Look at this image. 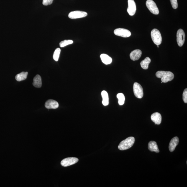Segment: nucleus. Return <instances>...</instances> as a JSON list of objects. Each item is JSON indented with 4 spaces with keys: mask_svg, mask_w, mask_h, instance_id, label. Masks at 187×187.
Here are the masks:
<instances>
[{
    "mask_svg": "<svg viewBox=\"0 0 187 187\" xmlns=\"http://www.w3.org/2000/svg\"><path fill=\"white\" fill-rule=\"evenodd\" d=\"M179 138L178 137H175L171 139L169 146V149L170 152H173L175 150V148L178 145Z\"/></svg>",
    "mask_w": 187,
    "mask_h": 187,
    "instance_id": "obj_13",
    "label": "nucleus"
},
{
    "mask_svg": "<svg viewBox=\"0 0 187 187\" xmlns=\"http://www.w3.org/2000/svg\"><path fill=\"white\" fill-rule=\"evenodd\" d=\"M78 160V159L75 157H68L62 160L61 162V164L62 166H69L77 163Z\"/></svg>",
    "mask_w": 187,
    "mask_h": 187,
    "instance_id": "obj_8",
    "label": "nucleus"
},
{
    "mask_svg": "<svg viewBox=\"0 0 187 187\" xmlns=\"http://www.w3.org/2000/svg\"><path fill=\"white\" fill-rule=\"evenodd\" d=\"M135 141V138L134 137L128 138L120 142L118 146V149L120 150H124L130 148L134 145Z\"/></svg>",
    "mask_w": 187,
    "mask_h": 187,
    "instance_id": "obj_2",
    "label": "nucleus"
},
{
    "mask_svg": "<svg viewBox=\"0 0 187 187\" xmlns=\"http://www.w3.org/2000/svg\"><path fill=\"white\" fill-rule=\"evenodd\" d=\"M157 78H161L163 83H167L172 81L174 78V74L169 71H159L156 74Z\"/></svg>",
    "mask_w": 187,
    "mask_h": 187,
    "instance_id": "obj_1",
    "label": "nucleus"
},
{
    "mask_svg": "<svg viewBox=\"0 0 187 187\" xmlns=\"http://www.w3.org/2000/svg\"><path fill=\"white\" fill-rule=\"evenodd\" d=\"M142 55V51L140 50H137L133 51L130 55V58L132 60L136 61L139 59Z\"/></svg>",
    "mask_w": 187,
    "mask_h": 187,
    "instance_id": "obj_12",
    "label": "nucleus"
},
{
    "mask_svg": "<svg viewBox=\"0 0 187 187\" xmlns=\"http://www.w3.org/2000/svg\"><path fill=\"white\" fill-rule=\"evenodd\" d=\"M151 119L155 124H160L162 122V116L158 112L154 113L151 116Z\"/></svg>",
    "mask_w": 187,
    "mask_h": 187,
    "instance_id": "obj_14",
    "label": "nucleus"
},
{
    "mask_svg": "<svg viewBox=\"0 0 187 187\" xmlns=\"http://www.w3.org/2000/svg\"><path fill=\"white\" fill-rule=\"evenodd\" d=\"M183 99L185 103H187V89H185L184 91L183 94Z\"/></svg>",
    "mask_w": 187,
    "mask_h": 187,
    "instance_id": "obj_25",
    "label": "nucleus"
},
{
    "mask_svg": "<svg viewBox=\"0 0 187 187\" xmlns=\"http://www.w3.org/2000/svg\"><path fill=\"white\" fill-rule=\"evenodd\" d=\"M33 85L36 88H40L42 86V83L41 78L39 75H37L34 77Z\"/></svg>",
    "mask_w": 187,
    "mask_h": 187,
    "instance_id": "obj_16",
    "label": "nucleus"
},
{
    "mask_svg": "<svg viewBox=\"0 0 187 187\" xmlns=\"http://www.w3.org/2000/svg\"><path fill=\"white\" fill-rule=\"evenodd\" d=\"M150 59L147 57L145 59L141 61L140 65L141 67L144 69H147L148 68L149 65L150 63Z\"/></svg>",
    "mask_w": 187,
    "mask_h": 187,
    "instance_id": "obj_20",
    "label": "nucleus"
},
{
    "mask_svg": "<svg viewBox=\"0 0 187 187\" xmlns=\"http://www.w3.org/2000/svg\"><path fill=\"white\" fill-rule=\"evenodd\" d=\"M177 42L179 46H182L185 40V33L182 29H179L177 33Z\"/></svg>",
    "mask_w": 187,
    "mask_h": 187,
    "instance_id": "obj_7",
    "label": "nucleus"
},
{
    "mask_svg": "<svg viewBox=\"0 0 187 187\" xmlns=\"http://www.w3.org/2000/svg\"><path fill=\"white\" fill-rule=\"evenodd\" d=\"M148 148L149 150L151 152H154L158 153L160 152L158 146L156 142L155 141H150L148 144Z\"/></svg>",
    "mask_w": 187,
    "mask_h": 187,
    "instance_id": "obj_15",
    "label": "nucleus"
},
{
    "mask_svg": "<svg viewBox=\"0 0 187 187\" xmlns=\"http://www.w3.org/2000/svg\"><path fill=\"white\" fill-rule=\"evenodd\" d=\"M146 5L148 9L152 13L155 15H158L159 11L156 5L152 0H147L146 2Z\"/></svg>",
    "mask_w": 187,
    "mask_h": 187,
    "instance_id": "obj_4",
    "label": "nucleus"
},
{
    "mask_svg": "<svg viewBox=\"0 0 187 187\" xmlns=\"http://www.w3.org/2000/svg\"><path fill=\"white\" fill-rule=\"evenodd\" d=\"M87 13L85 11H71L68 15V17L71 19H77L86 17Z\"/></svg>",
    "mask_w": 187,
    "mask_h": 187,
    "instance_id": "obj_6",
    "label": "nucleus"
},
{
    "mask_svg": "<svg viewBox=\"0 0 187 187\" xmlns=\"http://www.w3.org/2000/svg\"><path fill=\"white\" fill-rule=\"evenodd\" d=\"M101 96L103 98V104L105 106H108L109 104V98L107 91H102Z\"/></svg>",
    "mask_w": 187,
    "mask_h": 187,
    "instance_id": "obj_18",
    "label": "nucleus"
},
{
    "mask_svg": "<svg viewBox=\"0 0 187 187\" xmlns=\"http://www.w3.org/2000/svg\"><path fill=\"white\" fill-rule=\"evenodd\" d=\"M172 7L174 9H176L178 7V3L177 0H170Z\"/></svg>",
    "mask_w": 187,
    "mask_h": 187,
    "instance_id": "obj_24",
    "label": "nucleus"
},
{
    "mask_svg": "<svg viewBox=\"0 0 187 187\" xmlns=\"http://www.w3.org/2000/svg\"><path fill=\"white\" fill-rule=\"evenodd\" d=\"M134 91L136 97L142 98L144 96L143 89L139 83L135 82L134 85Z\"/></svg>",
    "mask_w": 187,
    "mask_h": 187,
    "instance_id": "obj_5",
    "label": "nucleus"
},
{
    "mask_svg": "<svg viewBox=\"0 0 187 187\" xmlns=\"http://www.w3.org/2000/svg\"><path fill=\"white\" fill-rule=\"evenodd\" d=\"M157 47H159V45H157Z\"/></svg>",
    "mask_w": 187,
    "mask_h": 187,
    "instance_id": "obj_27",
    "label": "nucleus"
},
{
    "mask_svg": "<svg viewBox=\"0 0 187 187\" xmlns=\"http://www.w3.org/2000/svg\"><path fill=\"white\" fill-rule=\"evenodd\" d=\"M53 0H43L42 4L45 6H47L51 4Z\"/></svg>",
    "mask_w": 187,
    "mask_h": 187,
    "instance_id": "obj_26",
    "label": "nucleus"
},
{
    "mask_svg": "<svg viewBox=\"0 0 187 187\" xmlns=\"http://www.w3.org/2000/svg\"><path fill=\"white\" fill-rule=\"evenodd\" d=\"M59 105L57 102L53 100H49L46 102L45 106L47 109H56Z\"/></svg>",
    "mask_w": 187,
    "mask_h": 187,
    "instance_id": "obj_11",
    "label": "nucleus"
},
{
    "mask_svg": "<svg viewBox=\"0 0 187 187\" xmlns=\"http://www.w3.org/2000/svg\"><path fill=\"white\" fill-rule=\"evenodd\" d=\"M117 98L118 99V102L120 106H122L124 105L125 100V98L124 94L122 93L118 94L117 95Z\"/></svg>",
    "mask_w": 187,
    "mask_h": 187,
    "instance_id": "obj_21",
    "label": "nucleus"
},
{
    "mask_svg": "<svg viewBox=\"0 0 187 187\" xmlns=\"http://www.w3.org/2000/svg\"><path fill=\"white\" fill-rule=\"evenodd\" d=\"M114 33L116 35L123 37H128L131 35V33L127 29L118 28L115 29Z\"/></svg>",
    "mask_w": 187,
    "mask_h": 187,
    "instance_id": "obj_9",
    "label": "nucleus"
},
{
    "mask_svg": "<svg viewBox=\"0 0 187 187\" xmlns=\"http://www.w3.org/2000/svg\"><path fill=\"white\" fill-rule=\"evenodd\" d=\"M28 72H22L18 74L15 76V79L18 81H20L25 80L27 79L28 75Z\"/></svg>",
    "mask_w": 187,
    "mask_h": 187,
    "instance_id": "obj_19",
    "label": "nucleus"
},
{
    "mask_svg": "<svg viewBox=\"0 0 187 187\" xmlns=\"http://www.w3.org/2000/svg\"><path fill=\"white\" fill-rule=\"evenodd\" d=\"M73 43V41L72 40H65L62 41L60 43L59 45L61 47H62L67 45H71Z\"/></svg>",
    "mask_w": 187,
    "mask_h": 187,
    "instance_id": "obj_23",
    "label": "nucleus"
},
{
    "mask_svg": "<svg viewBox=\"0 0 187 187\" xmlns=\"http://www.w3.org/2000/svg\"><path fill=\"white\" fill-rule=\"evenodd\" d=\"M151 35L152 40L155 45H159L161 44L162 41V35L158 29H152L151 33Z\"/></svg>",
    "mask_w": 187,
    "mask_h": 187,
    "instance_id": "obj_3",
    "label": "nucleus"
},
{
    "mask_svg": "<svg viewBox=\"0 0 187 187\" xmlns=\"http://www.w3.org/2000/svg\"><path fill=\"white\" fill-rule=\"evenodd\" d=\"M61 52V49L59 48H57L54 51L53 55V59L56 61H58Z\"/></svg>",
    "mask_w": 187,
    "mask_h": 187,
    "instance_id": "obj_22",
    "label": "nucleus"
},
{
    "mask_svg": "<svg viewBox=\"0 0 187 187\" xmlns=\"http://www.w3.org/2000/svg\"><path fill=\"white\" fill-rule=\"evenodd\" d=\"M102 61L105 64L107 65L110 64L112 62V60L111 57L106 54H102L100 55Z\"/></svg>",
    "mask_w": 187,
    "mask_h": 187,
    "instance_id": "obj_17",
    "label": "nucleus"
},
{
    "mask_svg": "<svg viewBox=\"0 0 187 187\" xmlns=\"http://www.w3.org/2000/svg\"><path fill=\"white\" fill-rule=\"evenodd\" d=\"M128 7L127 11L129 15L133 16L135 14L136 11V6L134 0H128Z\"/></svg>",
    "mask_w": 187,
    "mask_h": 187,
    "instance_id": "obj_10",
    "label": "nucleus"
}]
</instances>
